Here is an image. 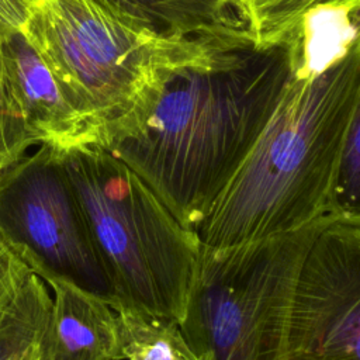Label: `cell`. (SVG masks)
Listing matches in <instances>:
<instances>
[{"mask_svg":"<svg viewBox=\"0 0 360 360\" xmlns=\"http://www.w3.org/2000/svg\"><path fill=\"white\" fill-rule=\"evenodd\" d=\"M312 63L307 39L224 42L176 70L146 117L103 148L194 229L250 153L295 70Z\"/></svg>","mask_w":360,"mask_h":360,"instance_id":"1","label":"cell"},{"mask_svg":"<svg viewBox=\"0 0 360 360\" xmlns=\"http://www.w3.org/2000/svg\"><path fill=\"white\" fill-rule=\"evenodd\" d=\"M359 82L360 25L326 60L295 70L250 153L194 228L201 245H243L328 214Z\"/></svg>","mask_w":360,"mask_h":360,"instance_id":"2","label":"cell"},{"mask_svg":"<svg viewBox=\"0 0 360 360\" xmlns=\"http://www.w3.org/2000/svg\"><path fill=\"white\" fill-rule=\"evenodd\" d=\"M24 34L94 128L100 146L136 127L176 70L238 39H162L94 0H38Z\"/></svg>","mask_w":360,"mask_h":360,"instance_id":"3","label":"cell"},{"mask_svg":"<svg viewBox=\"0 0 360 360\" xmlns=\"http://www.w3.org/2000/svg\"><path fill=\"white\" fill-rule=\"evenodd\" d=\"M63 150L118 308L180 323L201 243L149 186L97 143Z\"/></svg>","mask_w":360,"mask_h":360,"instance_id":"4","label":"cell"},{"mask_svg":"<svg viewBox=\"0 0 360 360\" xmlns=\"http://www.w3.org/2000/svg\"><path fill=\"white\" fill-rule=\"evenodd\" d=\"M326 215L243 245H201L179 323L198 360H290L298 270Z\"/></svg>","mask_w":360,"mask_h":360,"instance_id":"5","label":"cell"},{"mask_svg":"<svg viewBox=\"0 0 360 360\" xmlns=\"http://www.w3.org/2000/svg\"><path fill=\"white\" fill-rule=\"evenodd\" d=\"M0 236L38 277L66 280L118 308L62 149L44 143L0 169Z\"/></svg>","mask_w":360,"mask_h":360,"instance_id":"6","label":"cell"},{"mask_svg":"<svg viewBox=\"0 0 360 360\" xmlns=\"http://www.w3.org/2000/svg\"><path fill=\"white\" fill-rule=\"evenodd\" d=\"M290 360H360V221L328 214L295 281Z\"/></svg>","mask_w":360,"mask_h":360,"instance_id":"7","label":"cell"},{"mask_svg":"<svg viewBox=\"0 0 360 360\" xmlns=\"http://www.w3.org/2000/svg\"><path fill=\"white\" fill-rule=\"evenodd\" d=\"M6 75L34 145L68 149L97 143V134L24 31L0 41Z\"/></svg>","mask_w":360,"mask_h":360,"instance_id":"8","label":"cell"},{"mask_svg":"<svg viewBox=\"0 0 360 360\" xmlns=\"http://www.w3.org/2000/svg\"><path fill=\"white\" fill-rule=\"evenodd\" d=\"M45 281L55 295L42 335V360H122L117 311L66 280Z\"/></svg>","mask_w":360,"mask_h":360,"instance_id":"9","label":"cell"},{"mask_svg":"<svg viewBox=\"0 0 360 360\" xmlns=\"http://www.w3.org/2000/svg\"><path fill=\"white\" fill-rule=\"evenodd\" d=\"M131 25L169 41L252 35L243 0H94Z\"/></svg>","mask_w":360,"mask_h":360,"instance_id":"10","label":"cell"},{"mask_svg":"<svg viewBox=\"0 0 360 360\" xmlns=\"http://www.w3.org/2000/svg\"><path fill=\"white\" fill-rule=\"evenodd\" d=\"M52 300L37 274H31L0 328V360H25L42 342Z\"/></svg>","mask_w":360,"mask_h":360,"instance_id":"11","label":"cell"},{"mask_svg":"<svg viewBox=\"0 0 360 360\" xmlns=\"http://www.w3.org/2000/svg\"><path fill=\"white\" fill-rule=\"evenodd\" d=\"M127 360H198L177 323L135 311H117Z\"/></svg>","mask_w":360,"mask_h":360,"instance_id":"12","label":"cell"},{"mask_svg":"<svg viewBox=\"0 0 360 360\" xmlns=\"http://www.w3.org/2000/svg\"><path fill=\"white\" fill-rule=\"evenodd\" d=\"M328 214L360 221V82L329 193Z\"/></svg>","mask_w":360,"mask_h":360,"instance_id":"13","label":"cell"},{"mask_svg":"<svg viewBox=\"0 0 360 360\" xmlns=\"http://www.w3.org/2000/svg\"><path fill=\"white\" fill-rule=\"evenodd\" d=\"M31 145L34 142L13 96L0 51V169L21 159Z\"/></svg>","mask_w":360,"mask_h":360,"instance_id":"14","label":"cell"},{"mask_svg":"<svg viewBox=\"0 0 360 360\" xmlns=\"http://www.w3.org/2000/svg\"><path fill=\"white\" fill-rule=\"evenodd\" d=\"M32 270L0 236V305L13 302Z\"/></svg>","mask_w":360,"mask_h":360,"instance_id":"15","label":"cell"},{"mask_svg":"<svg viewBox=\"0 0 360 360\" xmlns=\"http://www.w3.org/2000/svg\"><path fill=\"white\" fill-rule=\"evenodd\" d=\"M38 0H0V41L24 31Z\"/></svg>","mask_w":360,"mask_h":360,"instance_id":"16","label":"cell"},{"mask_svg":"<svg viewBox=\"0 0 360 360\" xmlns=\"http://www.w3.org/2000/svg\"><path fill=\"white\" fill-rule=\"evenodd\" d=\"M22 288H24V287H22ZM17 298H18V297H17ZM17 298H15L13 302H10V304H6V305H0V328H1V325L4 323L6 318L8 316L10 311L13 309V307H14V304H15Z\"/></svg>","mask_w":360,"mask_h":360,"instance_id":"17","label":"cell"},{"mask_svg":"<svg viewBox=\"0 0 360 360\" xmlns=\"http://www.w3.org/2000/svg\"><path fill=\"white\" fill-rule=\"evenodd\" d=\"M25 360H42V342Z\"/></svg>","mask_w":360,"mask_h":360,"instance_id":"18","label":"cell"},{"mask_svg":"<svg viewBox=\"0 0 360 360\" xmlns=\"http://www.w3.org/2000/svg\"><path fill=\"white\" fill-rule=\"evenodd\" d=\"M243 1H245V0H243Z\"/></svg>","mask_w":360,"mask_h":360,"instance_id":"19","label":"cell"}]
</instances>
